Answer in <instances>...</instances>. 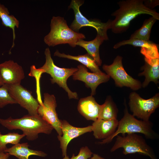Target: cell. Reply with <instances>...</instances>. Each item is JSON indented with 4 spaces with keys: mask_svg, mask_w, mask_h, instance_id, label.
<instances>
[{
    "mask_svg": "<svg viewBox=\"0 0 159 159\" xmlns=\"http://www.w3.org/2000/svg\"><path fill=\"white\" fill-rule=\"evenodd\" d=\"M6 85L11 96L17 103L27 110L28 114L32 115H38L37 110L39 104L30 91L20 84Z\"/></svg>",
    "mask_w": 159,
    "mask_h": 159,
    "instance_id": "cell-11",
    "label": "cell"
},
{
    "mask_svg": "<svg viewBox=\"0 0 159 159\" xmlns=\"http://www.w3.org/2000/svg\"><path fill=\"white\" fill-rule=\"evenodd\" d=\"M119 8L111 14L115 17L112 20L111 29L115 34L126 32L129 28L131 21L142 14L151 15L159 20V14L146 6L143 0H123L118 2Z\"/></svg>",
    "mask_w": 159,
    "mask_h": 159,
    "instance_id": "cell-1",
    "label": "cell"
},
{
    "mask_svg": "<svg viewBox=\"0 0 159 159\" xmlns=\"http://www.w3.org/2000/svg\"><path fill=\"white\" fill-rule=\"evenodd\" d=\"M0 75L4 84H20L25 77L22 67L13 60H9L0 64Z\"/></svg>",
    "mask_w": 159,
    "mask_h": 159,
    "instance_id": "cell-13",
    "label": "cell"
},
{
    "mask_svg": "<svg viewBox=\"0 0 159 159\" xmlns=\"http://www.w3.org/2000/svg\"><path fill=\"white\" fill-rule=\"evenodd\" d=\"M159 0H143L144 5L151 9L159 5Z\"/></svg>",
    "mask_w": 159,
    "mask_h": 159,
    "instance_id": "cell-28",
    "label": "cell"
},
{
    "mask_svg": "<svg viewBox=\"0 0 159 159\" xmlns=\"http://www.w3.org/2000/svg\"><path fill=\"white\" fill-rule=\"evenodd\" d=\"M29 145L28 143H18L6 150L4 152L9 155H14L19 159H28L30 156L35 155L41 157H45L47 154L39 150L31 149L29 148Z\"/></svg>",
    "mask_w": 159,
    "mask_h": 159,
    "instance_id": "cell-20",
    "label": "cell"
},
{
    "mask_svg": "<svg viewBox=\"0 0 159 159\" xmlns=\"http://www.w3.org/2000/svg\"><path fill=\"white\" fill-rule=\"evenodd\" d=\"M54 56L78 61L88 68L93 72L97 73L102 72L92 58L88 53L84 55L74 56L65 54L64 53H60L57 50L54 52Z\"/></svg>",
    "mask_w": 159,
    "mask_h": 159,
    "instance_id": "cell-21",
    "label": "cell"
},
{
    "mask_svg": "<svg viewBox=\"0 0 159 159\" xmlns=\"http://www.w3.org/2000/svg\"><path fill=\"white\" fill-rule=\"evenodd\" d=\"M45 62L40 68H34V72L37 74L41 75L43 73L50 75L52 84L56 83L62 87L67 93L69 99H78V96L76 92H72L68 87L67 82L68 79L77 70V68H64L57 66L54 63L51 55L50 49L46 48L44 51Z\"/></svg>",
    "mask_w": 159,
    "mask_h": 159,
    "instance_id": "cell-5",
    "label": "cell"
},
{
    "mask_svg": "<svg viewBox=\"0 0 159 159\" xmlns=\"http://www.w3.org/2000/svg\"><path fill=\"white\" fill-rule=\"evenodd\" d=\"M124 115L122 118L118 121L117 128L114 132L108 138L102 140L99 143L101 144L109 143L113 138L121 134L122 135L132 133H140L143 134L148 139L154 140L158 139L159 136L153 129V124L149 121H145L136 118L128 111L126 103Z\"/></svg>",
    "mask_w": 159,
    "mask_h": 159,
    "instance_id": "cell-4",
    "label": "cell"
},
{
    "mask_svg": "<svg viewBox=\"0 0 159 159\" xmlns=\"http://www.w3.org/2000/svg\"><path fill=\"white\" fill-rule=\"evenodd\" d=\"M4 85V83L1 79L0 75V86H1Z\"/></svg>",
    "mask_w": 159,
    "mask_h": 159,
    "instance_id": "cell-31",
    "label": "cell"
},
{
    "mask_svg": "<svg viewBox=\"0 0 159 159\" xmlns=\"http://www.w3.org/2000/svg\"><path fill=\"white\" fill-rule=\"evenodd\" d=\"M77 68V70L72 75L73 79L85 82L86 86L90 88L92 96L95 95L96 89L100 84L107 82L110 78L109 76L103 72L100 73L89 72L83 65H78Z\"/></svg>",
    "mask_w": 159,
    "mask_h": 159,
    "instance_id": "cell-12",
    "label": "cell"
},
{
    "mask_svg": "<svg viewBox=\"0 0 159 159\" xmlns=\"http://www.w3.org/2000/svg\"><path fill=\"white\" fill-rule=\"evenodd\" d=\"M157 20L156 19L152 16L145 19L141 27L132 34L130 39L145 41L149 40L152 28Z\"/></svg>",
    "mask_w": 159,
    "mask_h": 159,
    "instance_id": "cell-23",
    "label": "cell"
},
{
    "mask_svg": "<svg viewBox=\"0 0 159 159\" xmlns=\"http://www.w3.org/2000/svg\"><path fill=\"white\" fill-rule=\"evenodd\" d=\"M129 98L128 104L132 115L144 121H149L151 115L159 106L158 93L145 100L135 92H132L130 93Z\"/></svg>",
    "mask_w": 159,
    "mask_h": 159,
    "instance_id": "cell-8",
    "label": "cell"
},
{
    "mask_svg": "<svg viewBox=\"0 0 159 159\" xmlns=\"http://www.w3.org/2000/svg\"><path fill=\"white\" fill-rule=\"evenodd\" d=\"M25 136L24 134H20L18 133L9 132L6 134H2L0 132V152H4L7 148L6 145L11 144L14 145L19 143L20 140Z\"/></svg>",
    "mask_w": 159,
    "mask_h": 159,
    "instance_id": "cell-25",
    "label": "cell"
},
{
    "mask_svg": "<svg viewBox=\"0 0 159 159\" xmlns=\"http://www.w3.org/2000/svg\"><path fill=\"white\" fill-rule=\"evenodd\" d=\"M122 59V57L117 56L111 64L103 65V69L107 75L114 80L117 86L129 87L134 90L139 89L142 85L140 81L127 73L123 66Z\"/></svg>",
    "mask_w": 159,
    "mask_h": 159,
    "instance_id": "cell-9",
    "label": "cell"
},
{
    "mask_svg": "<svg viewBox=\"0 0 159 159\" xmlns=\"http://www.w3.org/2000/svg\"><path fill=\"white\" fill-rule=\"evenodd\" d=\"M93 153L88 147H82L80 149L78 154L75 156L74 154H72L71 158L67 155L64 157L63 159H88L90 158Z\"/></svg>",
    "mask_w": 159,
    "mask_h": 159,
    "instance_id": "cell-27",
    "label": "cell"
},
{
    "mask_svg": "<svg viewBox=\"0 0 159 159\" xmlns=\"http://www.w3.org/2000/svg\"><path fill=\"white\" fill-rule=\"evenodd\" d=\"M84 3V1L82 0H72L68 7L73 9L74 19L69 27L74 31L79 32L82 27L86 26L92 27L96 29L97 34L103 37L105 40H108L107 32L111 29L112 20L109 19L106 22H103L98 20L87 19L80 10V7Z\"/></svg>",
    "mask_w": 159,
    "mask_h": 159,
    "instance_id": "cell-7",
    "label": "cell"
},
{
    "mask_svg": "<svg viewBox=\"0 0 159 159\" xmlns=\"http://www.w3.org/2000/svg\"><path fill=\"white\" fill-rule=\"evenodd\" d=\"M126 45H130L134 47H141V53L145 57L148 59L159 58L158 47L157 44L150 41H143L135 39L124 40L115 44L113 46L115 49Z\"/></svg>",
    "mask_w": 159,
    "mask_h": 159,
    "instance_id": "cell-15",
    "label": "cell"
},
{
    "mask_svg": "<svg viewBox=\"0 0 159 159\" xmlns=\"http://www.w3.org/2000/svg\"><path fill=\"white\" fill-rule=\"evenodd\" d=\"M8 159H9V158H8Z\"/></svg>",
    "mask_w": 159,
    "mask_h": 159,
    "instance_id": "cell-32",
    "label": "cell"
},
{
    "mask_svg": "<svg viewBox=\"0 0 159 159\" xmlns=\"http://www.w3.org/2000/svg\"><path fill=\"white\" fill-rule=\"evenodd\" d=\"M101 105L99 104L92 95L81 98L77 106L79 112L87 120L94 122L99 117Z\"/></svg>",
    "mask_w": 159,
    "mask_h": 159,
    "instance_id": "cell-16",
    "label": "cell"
},
{
    "mask_svg": "<svg viewBox=\"0 0 159 159\" xmlns=\"http://www.w3.org/2000/svg\"><path fill=\"white\" fill-rule=\"evenodd\" d=\"M62 135H58L57 138L60 143L62 155H67V146L71 140L85 133L92 132V125L83 127H78L72 126L66 120H61Z\"/></svg>",
    "mask_w": 159,
    "mask_h": 159,
    "instance_id": "cell-14",
    "label": "cell"
},
{
    "mask_svg": "<svg viewBox=\"0 0 159 159\" xmlns=\"http://www.w3.org/2000/svg\"><path fill=\"white\" fill-rule=\"evenodd\" d=\"M145 64L142 67L143 71L139 76H144L145 79L142 86L146 87L150 82L158 83L159 78V58L148 59L144 58Z\"/></svg>",
    "mask_w": 159,
    "mask_h": 159,
    "instance_id": "cell-18",
    "label": "cell"
},
{
    "mask_svg": "<svg viewBox=\"0 0 159 159\" xmlns=\"http://www.w3.org/2000/svg\"><path fill=\"white\" fill-rule=\"evenodd\" d=\"M104 40H105L103 37L97 34L93 40L88 41L80 39L77 42L76 45L84 48L97 65L100 66L102 64V61L100 56L99 48Z\"/></svg>",
    "mask_w": 159,
    "mask_h": 159,
    "instance_id": "cell-19",
    "label": "cell"
},
{
    "mask_svg": "<svg viewBox=\"0 0 159 159\" xmlns=\"http://www.w3.org/2000/svg\"><path fill=\"white\" fill-rule=\"evenodd\" d=\"M0 19L4 25L12 29L13 33V42L12 47L14 46L15 38V28H18L19 21L13 15L9 14L8 9L0 3Z\"/></svg>",
    "mask_w": 159,
    "mask_h": 159,
    "instance_id": "cell-24",
    "label": "cell"
},
{
    "mask_svg": "<svg viewBox=\"0 0 159 159\" xmlns=\"http://www.w3.org/2000/svg\"><path fill=\"white\" fill-rule=\"evenodd\" d=\"M116 137L115 142L110 149L111 152L122 148V153L125 155L138 153L148 156L151 159H157L153 149L142 136L132 133Z\"/></svg>",
    "mask_w": 159,
    "mask_h": 159,
    "instance_id": "cell-6",
    "label": "cell"
},
{
    "mask_svg": "<svg viewBox=\"0 0 159 159\" xmlns=\"http://www.w3.org/2000/svg\"><path fill=\"white\" fill-rule=\"evenodd\" d=\"M118 123L117 119L105 120L98 119L92 125L94 136L97 139L103 140L108 138L116 131Z\"/></svg>",
    "mask_w": 159,
    "mask_h": 159,
    "instance_id": "cell-17",
    "label": "cell"
},
{
    "mask_svg": "<svg viewBox=\"0 0 159 159\" xmlns=\"http://www.w3.org/2000/svg\"><path fill=\"white\" fill-rule=\"evenodd\" d=\"M44 95V102L42 104H39L37 110L38 114L52 127L58 135L61 136L62 134L61 120L58 118L56 112L55 97L54 95L48 93Z\"/></svg>",
    "mask_w": 159,
    "mask_h": 159,
    "instance_id": "cell-10",
    "label": "cell"
},
{
    "mask_svg": "<svg viewBox=\"0 0 159 159\" xmlns=\"http://www.w3.org/2000/svg\"><path fill=\"white\" fill-rule=\"evenodd\" d=\"M50 30L44 38V43L49 47L68 44L74 47L77 42L85 38L83 34L76 32L67 25L64 18L53 16L51 21Z\"/></svg>",
    "mask_w": 159,
    "mask_h": 159,
    "instance_id": "cell-3",
    "label": "cell"
},
{
    "mask_svg": "<svg viewBox=\"0 0 159 159\" xmlns=\"http://www.w3.org/2000/svg\"><path fill=\"white\" fill-rule=\"evenodd\" d=\"M92 155V156L88 159H105L97 154L94 153Z\"/></svg>",
    "mask_w": 159,
    "mask_h": 159,
    "instance_id": "cell-30",
    "label": "cell"
},
{
    "mask_svg": "<svg viewBox=\"0 0 159 159\" xmlns=\"http://www.w3.org/2000/svg\"><path fill=\"white\" fill-rule=\"evenodd\" d=\"M118 109L110 97L107 98L101 105L98 119L105 120L117 119Z\"/></svg>",
    "mask_w": 159,
    "mask_h": 159,
    "instance_id": "cell-22",
    "label": "cell"
},
{
    "mask_svg": "<svg viewBox=\"0 0 159 159\" xmlns=\"http://www.w3.org/2000/svg\"><path fill=\"white\" fill-rule=\"evenodd\" d=\"M9 155L7 153L1 152H0V159H8Z\"/></svg>",
    "mask_w": 159,
    "mask_h": 159,
    "instance_id": "cell-29",
    "label": "cell"
},
{
    "mask_svg": "<svg viewBox=\"0 0 159 159\" xmlns=\"http://www.w3.org/2000/svg\"><path fill=\"white\" fill-rule=\"evenodd\" d=\"M14 104H17L16 102L9 94L6 85L4 84L0 87V108Z\"/></svg>",
    "mask_w": 159,
    "mask_h": 159,
    "instance_id": "cell-26",
    "label": "cell"
},
{
    "mask_svg": "<svg viewBox=\"0 0 159 159\" xmlns=\"http://www.w3.org/2000/svg\"><path fill=\"white\" fill-rule=\"evenodd\" d=\"M0 124L9 130L19 129L28 140L33 141L37 139L38 134L51 133L54 128L38 114H29L17 119L10 117L6 119L0 118Z\"/></svg>",
    "mask_w": 159,
    "mask_h": 159,
    "instance_id": "cell-2",
    "label": "cell"
}]
</instances>
